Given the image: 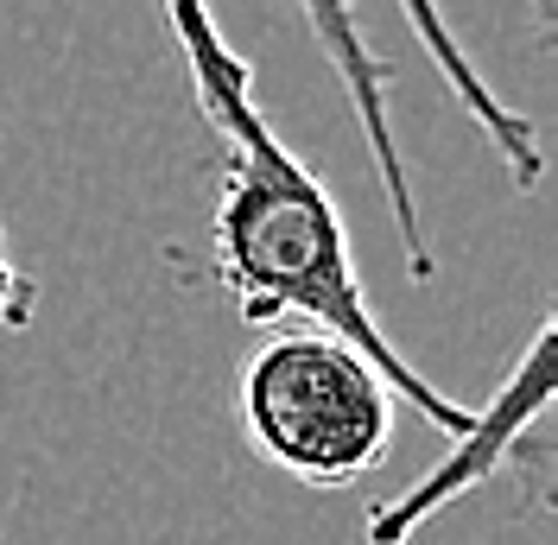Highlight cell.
<instances>
[{"label":"cell","mask_w":558,"mask_h":545,"mask_svg":"<svg viewBox=\"0 0 558 545\" xmlns=\"http://www.w3.org/2000/svg\"><path fill=\"white\" fill-rule=\"evenodd\" d=\"M209 134L229 146V166H222V197L209 222L204 279L242 305L247 324L299 317V330L349 342L432 432L457 438L470 425V407L445 400L375 324V311L355 286L343 209L324 191V178L267 128L260 102L222 108Z\"/></svg>","instance_id":"1"},{"label":"cell","mask_w":558,"mask_h":545,"mask_svg":"<svg viewBox=\"0 0 558 545\" xmlns=\"http://www.w3.org/2000/svg\"><path fill=\"white\" fill-rule=\"evenodd\" d=\"M235 407L247 444L279 476L305 488H343L387 457L400 393L349 342L324 330H286L242 362Z\"/></svg>","instance_id":"2"},{"label":"cell","mask_w":558,"mask_h":545,"mask_svg":"<svg viewBox=\"0 0 558 545\" xmlns=\"http://www.w3.org/2000/svg\"><path fill=\"white\" fill-rule=\"evenodd\" d=\"M546 400H553V317L533 324L526 355L508 368V380L495 387V400L470 412V425L451 438V457L418 482V488H407V495H393V501L375 508L368 545H407L438 508H451L457 495H470V488H483L488 476L514 470V450H521V438L539 425Z\"/></svg>","instance_id":"3"},{"label":"cell","mask_w":558,"mask_h":545,"mask_svg":"<svg viewBox=\"0 0 558 545\" xmlns=\"http://www.w3.org/2000/svg\"><path fill=\"white\" fill-rule=\"evenodd\" d=\"M305 13V26L317 33L330 70L343 76V96L355 108V128L368 140V159H375V178H381L387 216L407 241V267L413 279H432V241H425V222H418L413 184H407V159H400V140H393V114H387V64L368 51V38L355 26V0H292Z\"/></svg>","instance_id":"4"},{"label":"cell","mask_w":558,"mask_h":545,"mask_svg":"<svg viewBox=\"0 0 558 545\" xmlns=\"http://www.w3.org/2000/svg\"><path fill=\"white\" fill-rule=\"evenodd\" d=\"M407 7V20H413L418 45H425V58H432V70L445 76V89L457 96V108L476 121L488 134V146H495V159L508 166V178L521 184V191H533L539 184V171H546V146H539V128L533 121H521L514 108H501V96L483 83V70L470 64V51L457 45V33L445 26V13H438V0H400Z\"/></svg>","instance_id":"5"},{"label":"cell","mask_w":558,"mask_h":545,"mask_svg":"<svg viewBox=\"0 0 558 545\" xmlns=\"http://www.w3.org/2000/svg\"><path fill=\"white\" fill-rule=\"evenodd\" d=\"M159 7H166V20H172L184 64H191V83H197V108H204V121H209V114H222V108L247 102V96H254L247 64L222 45V33H216V20H209L204 0H159Z\"/></svg>","instance_id":"6"},{"label":"cell","mask_w":558,"mask_h":545,"mask_svg":"<svg viewBox=\"0 0 558 545\" xmlns=\"http://www.w3.org/2000/svg\"><path fill=\"white\" fill-rule=\"evenodd\" d=\"M33 305H38V286L13 267V254H7V229H0V330L33 324Z\"/></svg>","instance_id":"7"}]
</instances>
